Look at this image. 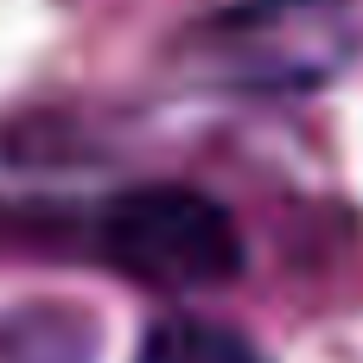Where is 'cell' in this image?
<instances>
[{
  "label": "cell",
  "instance_id": "obj_1",
  "mask_svg": "<svg viewBox=\"0 0 363 363\" xmlns=\"http://www.w3.org/2000/svg\"><path fill=\"white\" fill-rule=\"evenodd\" d=\"M363 51V0H236L179 32V77L230 96H306Z\"/></svg>",
  "mask_w": 363,
  "mask_h": 363
},
{
  "label": "cell",
  "instance_id": "obj_2",
  "mask_svg": "<svg viewBox=\"0 0 363 363\" xmlns=\"http://www.w3.org/2000/svg\"><path fill=\"white\" fill-rule=\"evenodd\" d=\"M96 255L166 294H204L242 274V236L230 211L191 185H140L108 198L96 217Z\"/></svg>",
  "mask_w": 363,
  "mask_h": 363
},
{
  "label": "cell",
  "instance_id": "obj_3",
  "mask_svg": "<svg viewBox=\"0 0 363 363\" xmlns=\"http://www.w3.org/2000/svg\"><path fill=\"white\" fill-rule=\"evenodd\" d=\"M140 363H268V357L217 319H160L140 345Z\"/></svg>",
  "mask_w": 363,
  "mask_h": 363
}]
</instances>
